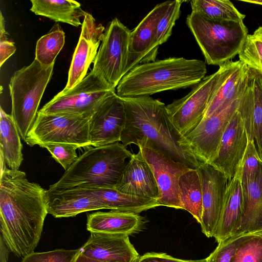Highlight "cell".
I'll use <instances>...</instances> for the list:
<instances>
[{"instance_id": "obj_17", "label": "cell", "mask_w": 262, "mask_h": 262, "mask_svg": "<svg viewBox=\"0 0 262 262\" xmlns=\"http://www.w3.org/2000/svg\"><path fill=\"white\" fill-rule=\"evenodd\" d=\"M247 143V133L237 111L224 131L216 157L210 164L230 181L241 167Z\"/></svg>"}, {"instance_id": "obj_26", "label": "cell", "mask_w": 262, "mask_h": 262, "mask_svg": "<svg viewBox=\"0 0 262 262\" xmlns=\"http://www.w3.org/2000/svg\"><path fill=\"white\" fill-rule=\"evenodd\" d=\"M1 157L10 169H18L23 160L20 136L11 115L1 107Z\"/></svg>"}, {"instance_id": "obj_1", "label": "cell", "mask_w": 262, "mask_h": 262, "mask_svg": "<svg viewBox=\"0 0 262 262\" xmlns=\"http://www.w3.org/2000/svg\"><path fill=\"white\" fill-rule=\"evenodd\" d=\"M46 191L29 182L25 172L1 166V235L10 252L19 257L34 252L48 213Z\"/></svg>"}, {"instance_id": "obj_20", "label": "cell", "mask_w": 262, "mask_h": 262, "mask_svg": "<svg viewBox=\"0 0 262 262\" xmlns=\"http://www.w3.org/2000/svg\"><path fill=\"white\" fill-rule=\"evenodd\" d=\"M48 213L55 217H68L90 211L105 209L91 189H73L60 192L46 191Z\"/></svg>"}, {"instance_id": "obj_34", "label": "cell", "mask_w": 262, "mask_h": 262, "mask_svg": "<svg viewBox=\"0 0 262 262\" xmlns=\"http://www.w3.org/2000/svg\"><path fill=\"white\" fill-rule=\"evenodd\" d=\"M261 161L254 140L248 139L247 146L241 165L242 184L247 183L255 178L260 170Z\"/></svg>"}, {"instance_id": "obj_7", "label": "cell", "mask_w": 262, "mask_h": 262, "mask_svg": "<svg viewBox=\"0 0 262 262\" xmlns=\"http://www.w3.org/2000/svg\"><path fill=\"white\" fill-rule=\"evenodd\" d=\"M238 62L229 61L221 65L216 72L205 77L185 96L166 105L172 122L183 136L202 121L216 90Z\"/></svg>"}, {"instance_id": "obj_41", "label": "cell", "mask_w": 262, "mask_h": 262, "mask_svg": "<svg viewBox=\"0 0 262 262\" xmlns=\"http://www.w3.org/2000/svg\"><path fill=\"white\" fill-rule=\"evenodd\" d=\"M74 262H108L100 261L88 257L82 254L80 252L77 256Z\"/></svg>"}, {"instance_id": "obj_27", "label": "cell", "mask_w": 262, "mask_h": 262, "mask_svg": "<svg viewBox=\"0 0 262 262\" xmlns=\"http://www.w3.org/2000/svg\"><path fill=\"white\" fill-rule=\"evenodd\" d=\"M179 189L182 209L189 212L201 224L203 212L202 188L196 169L190 168L180 177Z\"/></svg>"}, {"instance_id": "obj_38", "label": "cell", "mask_w": 262, "mask_h": 262, "mask_svg": "<svg viewBox=\"0 0 262 262\" xmlns=\"http://www.w3.org/2000/svg\"><path fill=\"white\" fill-rule=\"evenodd\" d=\"M5 21L1 12L0 16V67L12 55L16 50V47L14 42L9 40L8 33L5 29Z\"/></svg>"}, {"instance_id": "obj_16", "label": "cell", "mask_w": 262, "mask_h": 262, "mask_svg": "<svg viewBox=\"0 0 262 262\" xmlns=\"http://www.w3.org/2000/svg\"><path fill=\"white\" fill-rule=\"evenodd\" d=\"M105 28L97 24L93 16L85 14L81 25L79 39L73 53L67 84L62 93L73 89L87 75V72L96 56Z\"/></svg>"}, {"instance_id": "obj_39", "label": "cell", "mask_w": 262, "mask_h": 262, "mask_svg": "<svg viewBox=\"0 0 262 262\" xmlns=\"http://www.w3.org/2000/svg\"><path fill=\"white\" fill-rule=\"evenodd\" d=\"M134 262H206V258L186 260L176 258L165 253L148 252L139 256Z\"/></svg>"}, {"instance_id": "obj_40", "label": "cell", "mask_w": 262, "mask_h": 262, "mask_svg": "<svg viewBox=\"0 0 262 262\" xmlns=\"http://www.w3.org/2000/svg\"><path fill=\"white\" fill-rule=\"evenodd\" d=\"M10 250L0 235V262H8Z\"/></svg>"}, {"instance_id": "obj_4", "label": "cell", "mask_w": 262, "mask_h": 262, "mask_svg": "<svg viewBox=\"0 0 262 262\" xmlns=\"http://www.w3.org/2000/svg\"><path fill=\"white\" fill-rule=\"evenodd\" d=\"M133 153L120 142L89 148L51 185L50 192L73 189H116Z\"/></svg>"}, {"instance_id": "obj_19", "label": "cell", "mask_w": 262, "mask_h": 262, "mask_svg": "<svg viewBox=\"0 0 262 262\" xmlns=\"http://www.w3.org/2000/svg\"><path fill=\"white\" fill-rule=\"evenodd\" d=\"M116 189L133 196L159 200V191L154 174L139 150L128 160Z\"/></svg>"}, {"instance_id": "obj_6", "label": "cell", "mask_w": 262, "mask_h": 262, "mask_svg": "<svg viewBox=\"0 0 262 262\" xmlns=\"http://www.w3.org/2000/svg\"><path fill=\"white\" fill-rule=\"evenodd\" d=\"M54 65L46 66L34 59L16 71L9 84L11 115L25 140L36 118L41 98L53 73Z\"/></svg>"}, {"instance_id": "obj_32", "label": "cell", "mask_w": 262, "mask_h": 262, "mask_svg": "<svg viewBox=\"0 0 262 262\" xmlns=\"http://www.w3.org/2000/svg\"><path fill=\"white\" fill-rule=\"evenodd\" d=\"M238 55L241 61L262 75V26L247 35Z\"/></svg>"}, {"instance_id": "obj_37", "label": "cell", "mask_w": 262, "mask_h": 262, "mask_svg": "<svg viewBox=\"0 0 262 262\" xmlns=\"http://www.w3.org/2000/svg\"><path fill=\"white\" fill-rule=\"evenodd\" d=\"M244 235L231 236L219 243L218 246L206 258V262H231Z\"/></svg>"}, {"instance_id": "obj_30", "label": "cell", "mask_w": 262, "mask_h": 262, "mask_svg": "<svg viewBox=\"0 0 262 262\" xmlns=\"http://www.w3.org/2000/svg\"><path fill=\"white\" fill-rule=\"evenodd\" d=\"M64 43L65 33L59 23H55L49 32L37 40L35 59L46 66L54 64Z\"/></svg>"}, {"instance_id": "obj_10", "label": "cell", "mask_w": 262, "mask_h": 262, "mask_svg": "<svg viewBox=\"0 0 262 262\" xmlns=\"http://www.w3.org/2000/svg\"><path fill=\"white\" fill-rule=\"evenodd\" d=\"M112 90L92 71L73 89L59 92L38 112L44 114H67L91 117Z\"/></svg>"}, {"instance_id": "obj_21", "label": "cell", "mask_w": 262, "mask_h": 262, "mask_svg": "<svg viewBox=\"0 0 262 262\" xmlns=\"http://www.w3.org/2000/svg\"><path fill=\"white\" fill-rule=\"evenodd\" d=\"M169 1L157 4L130 32L126 74L143 63L152 47L158 22Z\"/></svg>"}, {"instance_id": "obj_14", "label": "cell", "mask_w": 262, "mask_h": 262, "mask_svg": "<svg viewBox=\"0 0 262 262\" xmlns=\"http://www.w3.org/2000/svg\"><path fill=\"white\" fill-rule=\"evenodd\" d=\"M237 111L247 138L255 141L262 161V75L248 66L239 94Z\"/></svg>"}, {"instance_id": "obj_33", "label": "cell", "mask_w": 262, "mask_h": 262, "mask_svg": "<svg viewBox=\"0 0 262 262\" xmlns=\"http://www.w3.org/2000/svg\"><path fill=\"white\" fill-rule=\"evenodd\" d=\"M231 262H262V232L244 234Z\"/></svg>"}, {"instance_id": "obj_23", "label": "cell", "mask_w": 262, "mask_h": 262, "mask_svg": "<svg viewBox=\"0 0 262 262\" xmlns=\"http://www.w3.org/2000/svg\"><path fill=\"white\" fill-rule=\"evenodd\" d=\"M144 224L139 213L111 210L88 215L86 229L91 232L128 236L140 232Z\"/></svg>"}, {"instance_id": "obj_9", "label": "cell", "mask_w": 262, "mask_h": 262, "mask_svg": "<svg viewBox=\"0 0 262 262\" xmlns=\"http://www.w3.org/2000/svg\"><path fill=\"white\" fill-rule=\"evenodd\" d=\"M130 32L117 18L109 22L91 70L114 91L126 74Z\"/></svg>"}, {"instance_id": "obj_28", "label": "cell", "mask_w": 262, "mask_h": 262, "mask_svg": "<svg viewBox=\"0 0 262 262\" xmlns=\"http://www.w3.org/2000/svg\"><path fill=\"white\" fill-rule=\"evenodd\" d=\"M247 66L238 60L235 68L226 77L212 96L204 118L211 116L225 104L239 96Z\"/></svg>"}, {"instance_id": "obj_22", "label": "cell", "mask_w": 262, "mask_h": 262, "mask_svg": "<svg viewBox=\"0 0 262 262\" xmlns=\"http://www.w3.org/2000/svg\"><path fill=\"white\" fill-rule=\"evenodd\" d=\"M242 185L243 211L231 236L262 232V161L255 178Z\"/></svg>"}, {"instance_id": "obj_2", "label": "cell", "mask_w": 262, "mask_h": 262, "mask_svg": "<svg viewBox=\"0 0 262 262\" xmlns=\"http://www.w3.org/2000/svg\"><path fill=\"white\" fill-rule=\"evenodd\" d=\"M121 98L126 120L120 142L125 147H154L192 169L202 163L172 122L164 103L149 96Z\"/></svg>"}, {"instance_id": "obj_11", "label": "cell", "mask_w": 262, "mask_h": 262, "mask_svg": "<svg viewBox=\"0 0 262 262\" xmlns=\"http://www.w3.org/2000/svg\"><path fill=\"white\" fill-rule=\"evenodd\" d=\"M238 104L239 96L203 118L185 137L200 162L210 164L216 157L224 131Z\"/></svg>"}, {"instance_id": "obj_15", "label": "cell", "mask_w": 262, "mask_h": 262, "mask_svg": "<svg viewBox=\"0 0 262 262\" xmlns=\"http://www.w3.org/2000/svg\"><path fill=\"white\" fill-rule=\"evenodd\" d=\"M196 169L202 188L201 230L207 237H212L220 220L229 180L210 164L202 163Z\"/></svg>"}, {"instance_id": "obj_31", "label": "cell", "mask_w": 262, "mask_h": 262, "mask_svg": "<svg viewBox=\"0 0 262 262\" xmlns=\"http://www.w3.org/2000/svg\"><path fill=\"white\" fill-rule=\"evenodd\" d=\"M183 1H169L168 5L159 20L151 49L144 63L155 61L159 46L166 42L170 36L173 27L179 18Z\"/></svg>"}, {"instance_id": "obj_35", "label": "cell", "mask_w": 262, "mask_h": 262, "mask_svg": "<svg viewBox=\"0 0 262 262\" xmlns=\"http://www.w3.org/2000/svg\"><path fill=\"white\" fill-rule=\"evenodd\" d=\"M80 252L75 250L55 249L43 252H33L23 257L21 262H74Z\"/></svg>"}, {"instance_id": "obj_29", "label": "cell", "mask_w": 262, "mask_h": 262, "mask_svg": "<svg viewBox=\"0 0 262 262\" xmlns=\"http://www.w3.org/2000/svg\"><path fill=\"white\" fill-rule=\"evenodd\" d=\"M190 4L192 12L212 19L243 21L246 17L229 0H193Z\"/></svg>"}, {"instance_id": "obj_8", "label": "cell", "mask_w": 262, "mask_h": 262, "mask_svg": "<svg viewBox=\"0 0 262 262\" xmlns=\"http://www.w3.org/2000/svg\"><path fill=\"white\" fill-rule=\"evenodd\" d=\"M91 117L67 114H44L38 112L25 142L29 146L42 147L48 143H59L81 147L91 146L89 138Z\"/></svg>"}, {"instance_id": "obj_24", "label": "cell", "mask_w": 262, "mask_h": 262, "mask_svg": "<svg viewBox=\"0 0 262 262\" xmlns=\"http://www.w3.org/2000/svg\"><path fill=\"white\" fill-rule=\"evenodd\" d=\"M241 168L228 181L223 206L213 237L219 243L231 236L239 222L243 208V189L241 181Z\"/></svg>"}, {"instance_id": "obj_42", "label": "cell", "mask_w": 262, "mask_h": 262, "mask_svg": "<svg viewBox=\"0 0 262 262\" xmlns=\"http://www.w3.org/2000/svg\"><path fill=\"white\" fill-rule=\"evenodd\" d=\"M242 1L252 4L262 5V0H242Z\"/></svg>"}, {"instance_id": "obj_25", "label": "cell", "mask_w": 262, "mask_h": 262, "mask_svg": "<svg viewBox=\"0 0 262 262\" xmlns=\"http://www.w3.org/2000/svg\"><path fill=\"white\" fill-rule=\"evenodd\" d=\"M30 11L36 15L49 18L78 27L82 25L80 19L87 12L80 4L72 0H31Z\"/></svg>"}, {"instance_id": "obj_12", "label": "cell", "mask_w": 262, "mask_h": 262, "mask_svg": "<svg viewBox=\"0 0 262 262\" xmlns=\"http://www.w3.org/2000/svg\"><path fill=\"white\" fill-rule=\"evenodd\" d=\"M155 177L160 194V206L182 209L179 189L180 177L190 168L154 147H139Z\"/></svg>"}, {"instance_id": "obj_13", "label": "cell", "mask_w": 262, "mask_h": 262, "mask_svg": "<svg viewBox=\"0 0 262 262\" xmlns=\"http://www.w3.org/2000/svg\"><path fill=\"white\" fill-rule=\"evenodd\" d=\"M126 120L123 102L114 92L104 100L91 117L89 138L91 146L98 147L120 142Z\"/></svg>"}, {"instance_id": "obj_18", "label": "cell", "mask_w": 262, "mask_h": 262, "mask_svg": "<svg viewBox=\"0 0 262 262\" xmlns=\"http://www.w3.org/2000/svg\"><path fill=\"white\" fill-rule=\"evenodd\" d=\"M91 233L80 248V252L88 257L108 262H134L139 256L127 235Z\"/></svg>"}, {"instance_id": "obj_3", "label": "cell", "mask_w": 262, "mask_h": 262, "mask_svg": "<svg viewBox=\"0 0 262 262\" xmlns=\"http://www.w3.org/2000/svg\"><path fill=\"white\" fill-rule=\"evenodd\" d=\"M206 73L205 62L199 59L170 57L143 63L122 78L116 94L121 97H131L186 88L199 83Z\"/></svg>"}, {"instance_id": "obj_36", "label": "cell", "mask_w": 262, "mask_h": 262, "mask_svg": "<svg viewBox=\"0 0 262 262\" xmlns=\"http://www.w3.org/2000/svg\"><path fill=\"white\" fill-rule=\"evenodd\" d=\"M55 160L67 170L78 158L76 149L78 146L67 143H53L43 145Z\"/></svg>"}, {"instance_id": "obj_5", "label": "cell", "mask_w": 262, "mask_h": 262, "mask_svg": "<svg viewBox=\"0 0 262 262\" xmlns=\"http://www.w3.org/2000/svg\"><path fill=\"white\" fill-rule=\"evenodd\" d=\"M186 24L208 64L219 66L240 52L248 35L243 21L215 20L191 12Z\"/></svg>"}]
</instances>
